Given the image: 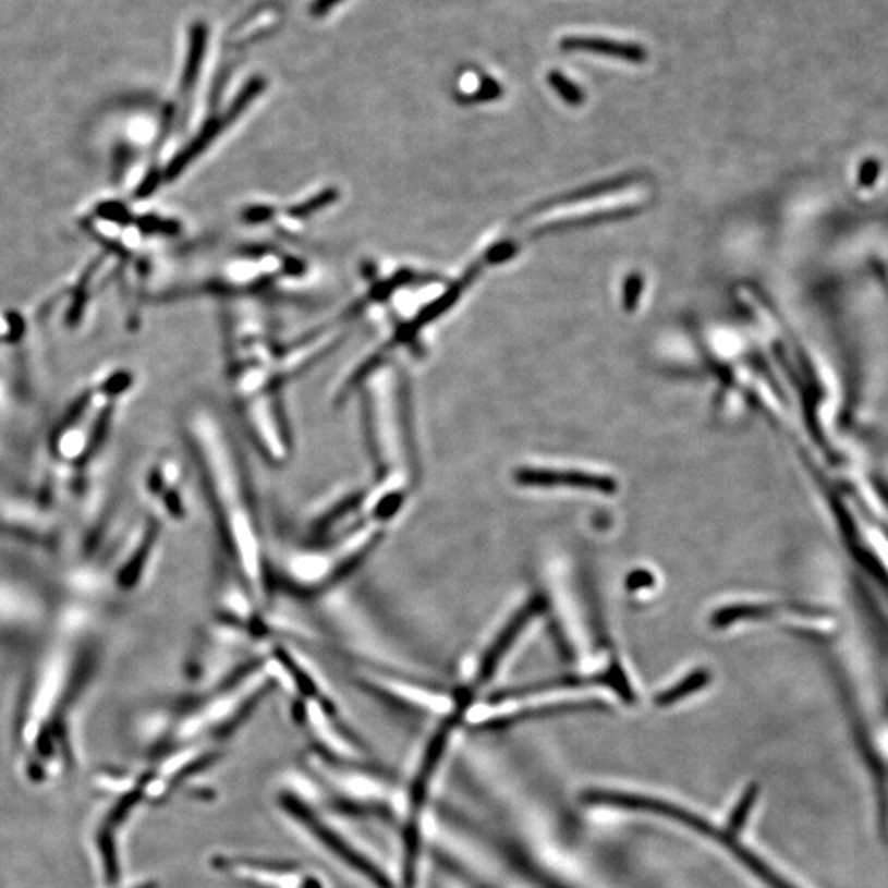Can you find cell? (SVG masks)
<instances>
[{
	"label": "cell",
	"instance_id": "e0dca14e",
	"mask_svg": "<svg viewBox=\"0 0 888 888\" xmlns=\"http://www.w3.org/2000/svg\"><path fill=\"white\" fill-rule=\"evenodd\" d=\"M339 2H342V0H316L313 12H315L316 15L326 14V12L331 11L334 5H338Z\"/></svg>",
	"mask_w": 888,
	"mask_h": 888
},
{
	"label": "cell",
	"instance_id": "ba28073f",
	"mask_svg": "<svg viewBox=\"0 0 888 888\" xmlns=\"http://www.w3.org/2000/svg\"><path fill=\"white\" fill-rule=\"evenodd\" d=\"M342 202L341 186L318 183L289 198L248 199L239 206L235 218L254 235L295 244L296 239L325 218Z\"/></svg>",
	"mask_w": 888,
	"mask_h": 888
},
{
	"label": "cell",
	"instance_id": "30bf717a",
	"mask_svg": "<svg viewBox=\"0 0 888 888\" xmlns=\"http://www.w3.org/2000/svg\"><path fill=\"white\" fill-rule=\"evenodd\" d=\"M584 803L589 805H606L616 806V808L631 810V812L652 813V815L665 816V818L674 819L694 831L706 835L707 838L715 839L719 844L726 846L728 851H731L749 871L754 872L761 880L770 888H798L796 885L788 881L787 878L781 877L778 872H775L770 865L765 864L758 855H755L751 849L745 848L742 842L738 841L734 835L726 829L716 828L710 825L706 819L681 806L673 805V803L664 802V800H655V798L642 796V794L624 793V791L603 790V788H594V790H586L583 794Z\"/></svg>",
	"mask_w": 888,
	"mask_h": 888
},
{
	"label": "cell",
	"instance_id": "6da1fadb",
	"mask_svg": "<svg viewBox=\"0 0 888 888\" xmlns=\"http://www.w3.org/2000/svg\"><path fill=\"white\" fill-rule=\"evenodd\" d=\"M316 264L296 244L247 235L208 241L186 252L160 299L306 303L318 285Z\"/></svg>",
	"mask_w": 888,
	"mask_h": 888
},
{
	"label": "cell",
	"instance_id": "8fae6325",
	"mask_svg": "<svg viewBox=\"0 0 888 888\" xmlns=\"http://www.w3.org/2000/svg\"><path fill=\"white\" fill-rule=\"evenodd\" d=\"M212 871L245 888H326L315 872L293 862L241 854H212Z\"/></svg>",
	"mask_w": 888,
	"mask_h": 888
},
{
	"label": "cell",
	"instance_id": "9a60e30c",
	"mask_svg": "<svg viewBox=\"0 0 888 888\" xmlns=\"http://www.w3.org/2000/svg\"><path fill=\"white\" fill-rule=\"evenodd\" d=\"M758 791H761V788H758L757 783H751L745 788L741 800H739L738 805L734 806L731 816H729L728 831L731 835L738 836L744 828L745 822H747L749 815H751L752 808L757 802Z\"/></svg>",
	"mask_w": 888,
	"mask_h": 888
},
{
	"label": "cell",
	"instance_id": "4fadbf2b",
	"mask_svg": "<svg viewBox=\"0 0 888 888\" xmlns=\"http://www.w3.org/2000/svg\"><path fill=\"white\" fill-rule=\"evenodd\" d=\"M567 50L593 51V53L609 54V57L624 58L628 61H644L645 51L638 45L620 44V41L604 40V38L570 37L563 40Z\"/></svg>",
	"mask_w": 888,
	"mask_h": 888
},
{
	"label": "cell",
	"instance_id": "52a82bcc",
	"mask_svg": "<svg viewBox=\"0 0 888 888\" xmlns=\"http://www.w3.org/2000/svg\"><path fill=\"white\" fill-rule=\"evenodd\" d=\"M308 768L315 780L321 781L328 794L334 798L339 810L400 825L402 788L370 770L369 765L336 761L315 752L309 755Z\"/></svg>",
	"mask_w": 888,
	"mask_h": 888
},
{
	"label": "cell",
	"instance_id": "3957f363",
	"mask_svg": "<svg viewBox=\"0 0 888 888\" xmlns=\"http://www.w3.org/2000/svg\"><path fill=\"white\" fill-rule=\"evenodd\" d=\"M186 433L202 466L226 548L248 591L261 599L265 581L260 530L231 431L215 406L199 403L186 416Z\"/></svg>",
	"mask_w": 888,
	"mask_h": 888
},
{
	"label": "cell",
	"instance_id": "8992f818",
	"mask_svg": "<svg viewBox=\"0 0 888 888\" xmlns=\"http://www.w3.org/2000/svg\"><path fill=\"white\" fill-rule=\"evenodd\" d=\"M277 803L280 812L300 831H305L315 844L344 865L363 884L370 888H397L396 878L389 874L386 865L380 864L376 854L367 851L366 846L354 838L351 831L342 828L341 823L332 818L321 805L290 790L279 793Z\"/></svg>",
	"mask_w": 888,
	"mask_h": 888
},
{
	"label": "cell",
	"instance_id": "2e32d148",
	"mask_svg": "<svg viewBox=\"0 0 888 888\" xmlns=\"http://www.w3.org/2000/svg\"><path fill=\"white\" fill-rule=\"evenodd\" d=\"M551 84L557 87V92L560 93L563 98H567V101L570 102H580L581 101V92H577L576 87L570 83V81L564 80L561 74L554 73L550 76Z\"/></svg>",
	"mask_w": 888,
	"mask_h": 888
},
{
	"label": "cell",
	"instance_id": "9c48e42d",
	"mask_svg": "<svg viewBox=\"0 0 888 888\" xmlns=\"http://www.w3.org/2000/svg\"><path fill=\"white\" fill-rule=\"evenodd\" d=\"M265 80L252 77L242 86L231 102L221 111L209 112L185 138L178 142L158 163L157 171L151 178L150 190L154 192L160 185L177 182L183 174L188 173L199 161L205 160L212 148L235 127L244 118L245 112L255 105L261 93L265 92Z\"/></svg>",
	"mask_w": 888,
	"mask_h": 888
},
{
	"label": "cell",
	"instance_id": "7c38bea8",
	"mask_svg": "<svg viewBox=\"0 0 888 888\" xmlns=\"http://www.w3.org/2000/svg\"><path fill=\"white\" fill-rule=\"evenodd\" d=\"M364 680L373 686V690H376V693L382 694L397 706L405 707L418 715L441 716V719L450 718L454 713L463 709V704H457L447 694L438 693L436 690H429L423 684L412 683L403 678L390 677V674L367 673Z\"/></svg>",
	"mask_w": 888,
	"mask_h": 888
},
{
	"label": "cell",
	"instance_id": "7a4b0ae2",
	"mask_svg": "<svg viewBox=\"0 0 888 888\" xmlns=\"http://www.w3.org/2000/svg\"><path fill=\"white\" fill-rule=\"evenodd\" d=\"M222 363L235 412L261 457L280 464L292 453L285 387L292 382L276 319L269 306L224 303Z\"/></svg>",
	"mask_w": 888,
	"mask_h": 888
},
{
	"label": "cell",
	"instance_id": "277c9868",
	"mask_svg": "<svg viewBox=\"0 0 888 888\" xmlns=\"http://www.w3.org/2000/svg\"><path fill=\"white\" fill-rule=\"evenodd\" d=\"M354 396L360 397L363 431L377 483L410 489L416 471L415 426L402 361H387L367 370L352 386L349 399Z\"/></svg>",
	"mask_w": 888,
	"mask_h": 888
},
{
	"label": "cell",
	"instance_id": "5bb4252c",
	"mask_svg": "<svg viewBox=\"0 0 888 888\" xmlns=\"http://www.w3.org/2000/svg\"><path fill=\"white\" fill-rule=\"evenodd\" d=\"M177 476V466L173 463L160 464L158 470H155L154 476H151V483H154L151 490H154L155 496L161 497L163 509L170 515L182 516L185 502H183V496L178 489Z\"/></svg>",
	"mask_w": 888,
	"mask_h": 888
},
{
	"label": "cell",
	"instance_id": "5b68a950",
	"mask_svg": "<svg viewBox=\"0 0 888 888\" xmlns=\"http://www.w3.org/2000/svg\"><path fill=\"white\" fill-rule=\"evenodd\" d=\"M445 280L438 272L418 265L393 258H367L360 267L354 295L329 319L349 336L355 328L369 326L384 332L409 318Z\"/></svg>",
	"mask_w": 888,
	"mask_h": 888
}]
</instances>
